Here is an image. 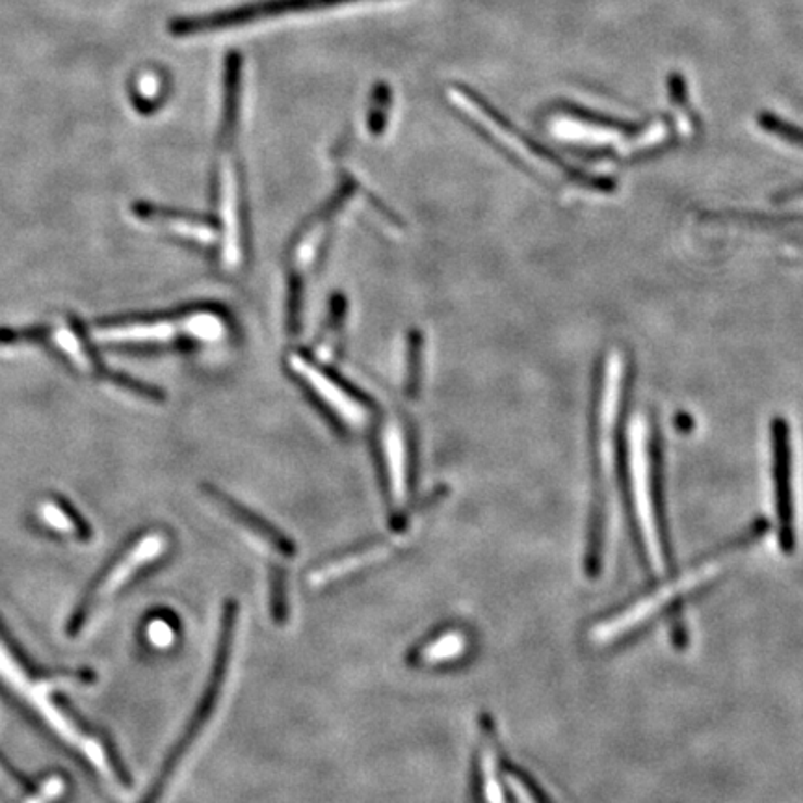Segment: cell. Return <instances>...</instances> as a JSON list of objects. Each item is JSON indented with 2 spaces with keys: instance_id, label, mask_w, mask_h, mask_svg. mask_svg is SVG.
Masks as SVG:
<instances>
[{
  "instance_id": "cell-6",
  "label": "cell",
  "mask_w": 803,
  "mask_h": 803,
  "mask_svg": "<svg viewBox=\"0 0 803 803\" xmlns=\"http://www.w3.org/2000/svg\"><path fill=\"white\" fill-rule=\"evenodd\" d=\"M286 365L292 374L324 406L331 419L337 421L344 430H364L374 419V404H370L361 393L330 374L315 359H309L302 352H292Z\"/></svg>"
},
{
  "instance_id": "cell-20",
  "label": "cell",
  "mask_w": 803,
  "mask_h": 803,
  "mask_svg": "<svg viewBox=\"0 0 803 803\" xmlns=\"http://www.w3.org/2000/svg\"><path fill=\"white\" fill-rule=\"evenodd\" d=\"M391 95L393 93H391L390 85L378 82L374 86L372 106H370L369 119H367L369 130L374 137L383 135V130L387 129V124H390Z\"/></svg>"
},
{
  "instance_id": "cell-2",
  "label": "cell",
  "mask_w": 803,
  "mask_h": 803,
  "mask_svg": "<svg viewBox=\"0 0 803 803\" xmlns=\"http://www.w3.org/2000/svg\"><path fill=\"white\" fill-rule=\"evenodd\" d=\"M474 755L473 789L479 803H558L531 770L515 763L500 742L493 718H484Z\"/></svg>"
},
{
  "instance_id": "cell-30",
  "label": "cell",
  "mask_w": 803,
  "mask_h": 803,
  "mask_svg": "<svg viewBox=\"0 0 803 803\" xmlns=\"http://www.w3.org/2000/svg\"><path fill=\"white\" fill-rule=\"evenodd\" d=\"M0 787H2V789H7L8 792H12V794H17L21 789L20 781H17V779H13L12 776L8 774L7 768L2 765H0Z\"/></svg>"
},
{
  "instance_id": "cell-10",
  "label": "cell",
  "mask_w": 803,
  "mask_h": 803,
  "mask_svg": "<svg viewBox=\"0 0 803 803\" xmlns=\"http://www.w3.org/2000/svg\"><path fill=\"white\" fill-rule=\"evenodd\" d=\"M216 194L220 213L221 265L227 270H239L246 250H244V203H242V174L237 161L218 166L216 174Z\"/></svg>"
},
{
  "instance_id": "cell-21",
  "label": "cell",
  "mask_w": 803,
  "mask_h": 803,
  "mask_svg": "<svg viewBox=\"0 0 803 803\" xmlns=\"http://www.w3.org/2000/svg\"><path fill=\"white\" fill-rule=\"evenodd\" d=\"M562 111L568 112L570 116L577 117L578 122L604 127V129L622 130V132H630V135H636L641 129L640 125L627 124V122H620V119H614V117L602 116V114L586 111L583 106H575V104L562 106Z\"/></svg>"
},
{
  "instance_id": "cell-8",
  "label": "cell",
  "mask_w": 803,
  "mask_h": 803,
  "mask_svg": "<svg viewBox=\"0 0 803 803\" xmlns=\"http://www.w3.org/2000/svg\"><path fill=\"white\" fill-rule=\"evenodd\" d=\"M772 486L776 518L772 531L776 532L779 551L794 555L798 547L796 493L792 474L791 426L778 417L772 421Z\"/></svg>"
},
{
  "instance_id": "cell-9",
  "label": "cell",
  "mask_w": 803,
  "mask_h": 803,
  "mask_svg": "<svg viewBox=\"0 0 803 803\" xmlns=\"http://www.w3.org/2000/svg\"><path fill=\"white\" fill-rule=\"evenodd\" d=\"M166 549V536L161 532L145 534L143 538L138 539L137 544L125 552L122 560H117L116 565L112 568L103 583L99 584L93 590L90 599L80 607L77 617L73 620V635H85L88 633L99 617L103 615L106 607L111 604L112 599L116 596L117 590H122L130 577H135L143 565L151 564L153 560L163 555Z\"/></svg>"
},
{
  "instance_id": "cell-28",
  "label": "cell",
  "mask_w": 803,
  "mask_h": 803,
  "mask_svg": "<svg viewBox=\"0 0 803 803\" xmlns=\"http://www.w3.org/2000/svg\"><path fill=\"white\" fill-rule=\"evenodd\" d=\"M150 638L155 646L163 648L168 646L169 641L174 640V633L166 622H153L150 625Z\"/></svg>"
},
{
  "instance_id": "cell-11",
  "label": "cell",
  "mask_w": 803,
  "mask_h": 803,
  "mask_svg": "<svg viewBox=\"0 0 803 803\" xmlns=\"http://www.w3.org/2000/svg\"><path fill=\"white\" fill-rule=\"evenodd\" d=\"M380 460L391 508L398 510L408 499L415 467L411 428L400 415H390L383 422L380 430Z\"/></svg>"
},
{
  "instance_id": "cell-23",
  "label": "cell",
  "mask_w": 803,
  "mask_h": 803,
  "mask_svg": "<svg viewBox=\"0 0 803 803\" xmlns=\"http://www.w3.org/2000/svg\"><path fill=\"white\" fill-rule=\"evenodd\" d=\"M38 512L39 518L43 519L47 525L52 526L54 531L65 532V534H75L77 532V523L59 505H54V502H41Z\"/></svg>"
},
{
  "instance_id": "cell-14",
  "label": "cell",
  "mask_w": 803,
  "mask_h": 803,
  "mask_svg": "<svg viewBox=\"0 0 803 803\" xmlns=\"http://www.w3.org/2000/svg\"><path fill=\"white\" fill-rule=\"evenodd\" d=\"M205 493H207V497L214 500V505L233 519L237 525L250 532L257 541L270 547L273 552H278L279 557L289 558V560L296 558V555H298L296 544L286 534L276 528L272 523H268L265 518L247 510L246 506L240 505L237 500L231 499L227 493L220 492L216 487L205 486Z\"/></svg>"
},
{
  "instance_id": "cell-17",
  "label": "cell",
  "mask_w": 803,
  "mask_h": 803,
  "mask_svg": "<svg viewBox=\"0 0 803 803\" xmlns=\"http://www.w3.org/2000/svg\"><path fill=\"white\" fill-rule=\"evenodd\" d=\"M466 649L467 636L458 628H447V630H441V633L432 636L430 640L415 649L411 657H409V661L415 666L441 664V662L460 659L461 654L466 653Z\"/></svg>"
},
{
  "instance_id": "cell-25",
  "label": "cell",
  "mask_w": 803,
  "mask_h": 803,
  "mask_svg": "<svg viewBox=\"0 0 803 803\" xmlns=\"http://www.w3.org/2000/svg\"><path fill=\"white\" fill-rule=\"evenodd\" d=\"M759 124L763 125L766 130H770L774 135L789 140L791 143L802 145L803 148V130L798 129L794 125L785 124L778 116H772V114H763L759 117Z\"/></svg>"
},
{
  "instance_id": "cell-15",
  "label": "cell",
  "mask_w": 803,
  "mask_h": 803,
  "mask_svg": "<svg viewBox=\"0 0 803 803\" xmlns=\"http://www.w3.org/2000/svg\"><path fill=\"white\" fill-rule=\"evenodd\" d=\"M132 214L143 224L166 231L177 239L192 242L195 246H213L218 240L216 226L195 214L174 213L153 205H137L132 207Z\"/></svg>"
},
{
  "instance_id": "cell-13",
  "label": "cell",
  "mask_w": 803,
  "mask_h": 803,
  "mask_svg": "<svg viewBox=\"0 0 803 803\" xmlns=\"http://www.w3.org/2000/svg\"><path fill=\"white\" fill-rule=\"evenodd\" d=\"M458 93H460V95H463V98H466L469 103L473 104L474 109H479V111L482 112V114H484V116H486L489 122H493V124L497 125V127H499L502 132H506L508 137L523 143L526 151H531V153L539 156V158H544V161H547V163H551L555 168L560 169V171H564V174H568V176L573 177V181L578 182V184H586V187H591V189H612V182L610 181H599V179H591V177L584 176L583 171L570 168V166H568V164H564V161H562L560 156L555 155L551 150H547V148H545V145H541V143L526 137L525 132H521V130L515 129V127H513V125L510 124V122H508V119H506V117L502 116V114H500L497 109H495V106H492V104L487 103L486 99L482 98V95H479L476 91L471 90V88H467V86L458 85Z\"/></svg>"
},
{
  "instance_id": "cell-26",
  "label": "cell",
  "mask_w": 803,
  "mask_h": 803,
  "mask_svg": "<svg viewBox=\"0 0 803 803\" xmlns=\"http://www.w3.org/2000/svg\"><path fill=\"white\" fill-rule=\"evenodd\" d=\"M64 792H65L64 778H60V776H52V778L47 779L46 783H43V787L39 789L38 794H34L33 798H28V800H25V802L23 803L56 802L59 798L64 796Z\"/></svg>"
},
{
  "instance_id": "cell-29",
  "label": "cell",
  "mask_w": 803,
  "mask_h": 803,
  "mask_svg": "<svg viewBox=\"0 0 803 803\" xmlns=\"http://www.w3.org/2000/svg\"><path fill=\"white\" fill-rule=\"evenodd\" d=\"M670 90H672V98H674L675 103L687 104V85L677 73H674L670 78Z\"/></svg>"
},
{
  "instance_id": "cell-4",
  "label": "cell",
  "mask_w": 803,
  "mask_h": 803,
  "mask_svg": "<svg viewBox=\"0 0 803 803\" xmlns=\"http://www.w3.org/2000/svg\"><path fill=\"white\" fill-rule=\"evenodd\" d=\"M224 610L226 612L221 617L220 641H218L216 661H214L213 675H211V685L203 693L197 711L190 719L182 739L179 740L174 753L169 755L168 763L161 772V778L156 779L153 791L143 803H163L164 798L168 796V792L174 789V785H176L177 778L181 774L182 766L187 765L190 753L194 750V745L197 744V740L205 732V727L211 724L216 709L220 705L221 692L226 688L227 675H229V666L233 661L234 636H237L240 617L239 604L233 599L226 602V609Z\"/></svg>"
},
{
  "instance_id": "cell-27",
  "label": "cell",
  "mask_w": 803,
  "mask_h": 803,
  "mask_svg": "<svg viewBox=\"0 0 803 803\" xmlns=\"http://www.w3.org/2000/svg\"><path fill=\"white\" fill-rule=\"evenodd\" d=\"M46 330H0V344L26 343V341H41L46 337Z\"/></svg>"
},
{
  "instance_id": "cell-16",
  "label": "cell",
  "mask_w": 803,
  "mask_h": 803,
  "mask_svg": "<svg viewBox=\"0 0 803 803\" xmlns=\"http://www.w3.org/2000/svg\"><path fill=\"white\" fill-rule=\"evenodd\" d=\"M242 54L231 51L224 69V109H221V142H231L239 129L240 95H242Z\"/></svg>"
},
{
  "instance_id": "cell-1",
  "label": "cell",
  "mask_w": 803,
  "mask_h": 803,
  "mask_svg": "<svg viewBox=\"0 0 803 803\" xmlns=\"http://www.w3.org/2000/svg\"><path fill=\"white\" fill-rule=\"evenodd\" d=\"M770 532L772 521L759 519L713 552H705L687 565L675 564L654 577L646 590L594 620L588 628L591 643L601 649L623 648L661 623L675 641L685 643L688 638L685 614L696 594L711 590Z\"/></svg>"
},
{
  "instance_id": "cell-24",
  "label": "cell",
  "mask_w": 803,
  "mask_h": 803,
  "mask_svg": "<svg viewBox=\"0 0 803 803\" xmlns=\"http://www.w3.org/2000/svg\"><path fill=\"white\" fill-rule=\"evenodd\" d=\"M422 367V341L419 335H413L408 346V378H406V390L409 396L419 393V382H421Z\"/></svg>"
},
{
  "instance_id": "cell-22",
  "label": "cell",
  "mask_w": 803,
  "mask_h": 803,
  "mask_svg": "<svg viewBox=\"0 0 803 803\" xmlns=\"http://www.w3.org/2000/svg\"><path fill=\"white\" fill-rule=\"evenodd\" d=\"M270 609H272L273 622H286L289 599H286L285 571L272 570L270 573Z\"/></svg>"
},
{
  "instance_id": "cell-3",
  "label": "cell",
  "mask_w": 803,
  "mask_h": 803,
  "mask_svg": "<svg viewBox=\"0 0 803 803\" xmlns=\"http://www.w3.org/2000/svg\"><path fill=\"white\" fill-rule=\"evenodd\" d=\"M0 679L8 683V687L12 688L13 692L20 693L26 703H30L34 711L46 719L60 739H64L67 744L82 753L86 761L91 763L106 783H111L114 789H124V779L112 766L111 759L104 752L101 742L80 731L72 719L52 703L51 690L59 688L60 680L38 683V680L30 679L2 641H0Z\"/></svg>"
},
{
  "instance_id": "cell-18",
  "label": "cell",
  "mask_w": 803,
  "mask_h": 803,
  "mask_svg": "<svg viewBox=\"0 0 803 803\" xmlns=\"http://www.w3.org/2000/svg\"><path fill=\"white\" fill-rule=\"evenodd\" d=\"M387 552H390V545L387 544H367L354 552H346V555L333 558L328 564L318 568L311 575V584L330 583L333 578H339L341 575H346V573H352L357 568H361L370 560L374 562L378 558L385 557Z\"/></svg>"
},
{
  "instance_id": "cell-7",
  "label": "cell",
  "mask_w": 803,
  "mask_h": 803,
  "mask_svg": "<svg viewBox=\"0 0 803 803\" xmlns=\"http://www.w3.org/2000/svg\"><path fill=\"white\" fill-rule=\"evenodd\" d=\"M365 0H257L218 12L176 17L169 21V34L176 38H189L201 34L220 33L234 26L252 25L265 20H276L285 13L317 12L326 8L346 7Z\"/></svg>"
},
{
  "instance_id": "cell-5",
  "label": "cell",
  "mask_w": 803,
  "mask_h": 803,
  "mask_svg": "<svg viewBox=\"0 0 803 803\" xmlns=\"http://www.w3.org/2000/svg\"><path fill=\"white\" fill-rule=\"evenodd\" d=\"M229 333L227 318L220 309L192 307L177 317L130 320L117 324L99 326L91 337L109 344H169L189 341L190 344L221 343Z\"/></svg>"
},
{
  "instance_id": "cell-19",
  "label": "cell",
  "mask_w": 803,
  "mask_h": 803,
  "mask_svg": "<svg viewBox=\"0 0 803 803\" xmlns=\"http://www.w3.org/2000/svg\"><path fill=\"white\" fill-rule=\"evenodd\" d=\"M344 317H346V304L344 299L335 298L331 302L330 320L326 326L317 346H315V356L324 361H331L337 356L339 346H341V335H343Z\"/></svg>"
},
{
  "instance_id": "cell-12",
  "label": "cell",
  "mask_w": 803,
  "mask_h": 803,
  "mask_svg": "<svg viewBox=\"0 0 803 803\" xmlns=\"http://www.w3.org/2000/svg\"><path fill=\"white\" fill-rule=\"evenodd\" d=\"M356 189V182L352 181V179H346L337 197L331 201L330 207H326L311 221L305 224L304 229L299 231L298 237L294 240L291 250L292 263L296 266V270H299V272H309V270L315 268L318 259L322 257L328 239H330L333 221H335L339 214L343 213L346 205L350 203Z\"/></svg>"
}]
</instances>
